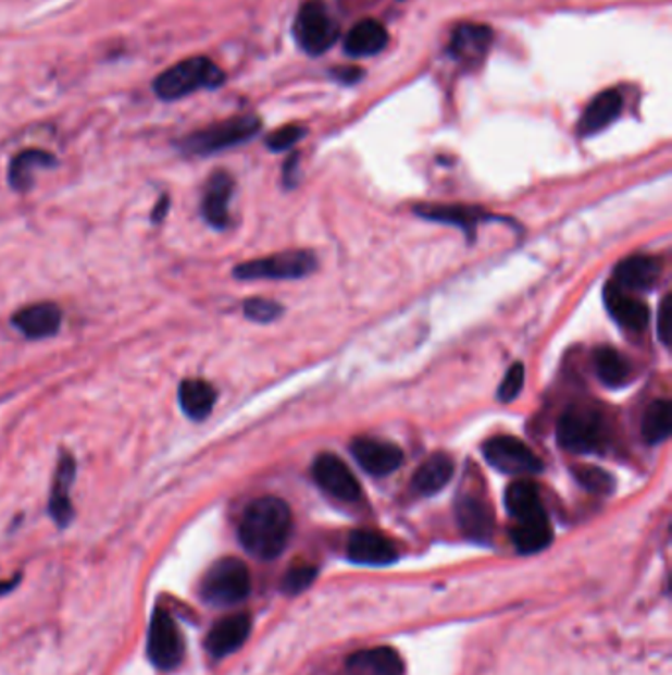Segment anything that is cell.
I'll return each mask as SVG.
<instances>
[{
	"instance_id": "cell-1",
	"label": "cell",
	"mask_w": 672,
	"mask_h": 675,
	"mask_svg": "<svg viewBox=\"0 0 672 675\" xmlns=\"http://www.w3.org/2000/svg\"><path fill=\"white\" fill-rule=\"evenodd\" d=\"M293 533V512L281 498L254 500L245 510L239 524V541L247 553L273 561L283 553Z\"/></svg>"
},
{
	"instance_id": "cell-2",
	"label": "cell",
	"mask_w": 672,
	"mask_h": 675,
	"mask_svg": "<svg viewBox=\"0 0 672 675\" xmlns=\"http://www.w3.org/2000/svg\"><path fill=\"white\" fill-rule=\"evenodd\" d=\"M223 84L225 74L220 65L206 56H194L158 74L152 82V91L158 99L170 103L194 96L201 89H217Z\"/></svg>"
},
{
	"instance_id": "cell-3",
	"label": "cell",
	"mask_w": 672,
	"mask_h": 675,
	"mask_svg": "<svg viewBox=\"0 0 672 675\" xmlns=\"http://www.w3.org/2000/svg\"><path fill=\"white\" fill-rule=\"evenodd\" d=\"M557 439L568 453H598L610 439V422L596 403H574L558 421Z\"/></svg>"
},
{
	"instance_id": "cell-4",
	"label": "cell",
	"mask_w": 672,
	"mask_h": 675,
	"mask_svg": "<svg viewBox=\"0 0 672 675\" xmlns=\"http://www.w3.org/2000/svg\"><path fill=\"white\" fill-rule=\"evenodd\" d=\"M259 131H261L259 116H232L179 138L178 150L186 157H210L221 150L239 147L242 143L257 137Z\"/></svg>"
},
{
	"instance_id": "cell-5",
	"label": "cell",
	"mask_w": 672,
	"mask_h": 675,
	"mask_svg": "<svg viewBox=\"0 0 672 675\" xmlns=\"http://www.w3.org/2000/svg\"><path fill=\"white\" fill-rule=\"evenodd\" d=\"M203 602L217 609H227L245 601L251 594V573L237 557H223L211 565L201 579Z\"/></svg>"
},
{
	"instance_id": "cell-6",
	"label": "cell",
	"mask_w": 672,
	"mask_h": 675,
	"mask_svg": "<svg viewBox=\"0 0 672 675\" xmlns=\"http://www.w3.org/2000/svg\"><path fill=\"white\" fill-rule=\"evenodd\" d=\"M148 660L162 672L179 667L186 655V642L179 633L178 624L169 611L157 609L150 621L147 640Z\"/></svg>"
},
{
	"instance_id": "cell-7",
	"label": "cell",
	"mask_w": 672,
	"mask_h": 675,
	"mask_svg": "<svg viewBox=\"0 0 672 675\" xmlns=\"http://www.w3.org/2000/svg\"><path fill=\"white\" fill-rule=\"evenodd\" d=\"M295 38L306 53L320 56L336 44L339 28L320 0H308L296 16Z\"/></svg>"
},
{
	"instance_id": "cell-8",
	"label": "cell",
	"mask_w": 672,
	"mask_h": 675,
	"mask_svg": "<svg viewBox=\"0 0 672 675\" xmlns=\"http://www.w3.org/2000/svg\"><path fill=\"white\" fill-rule=\"evenodd\" d=\"M315 265L318 263L314 254L296 249L239 265L235 267L233 274L241 281H259V279L286 281V279H302L314 271Z\"/></svg>"
},
{
	"instance_id": "cell-9",
	"label": "cell",
	"mask_w": 672,
	"mask_h": 675,
	"mask_svg": "<svg viewBox=\"0 0 672 675\" xmlns=\"http://www.w3.org/2000/svg\"><path fill=\"white\" fill-rule=\"evenodd\" d=\"M485 461L494 466L495 470L505 475H538L543 472V461L536 456L533 449H528L523 441L509 434H497L484 443Z\"/></svg>"
},
{
	"instance_id": "cell-10",
	"label": "cell",
	"mask_w": 672,
	"mask_h": 675,
	"mask_svg": "<svg viewBox=\"0 0 672 675\" xmlns=\"http://www.w3.org/2000/svg\"><path fill=\"white\" fill-rule=\"evenodd\" d=\"M315 484L324 492L344 502H356L361 496V486L351 468L336 454H320L312 466Z\"/></svg>"
},
{
	"instance_id": "cell-11",
	"label": "cell",
	"mask_w": 672,
	"mask_h": 675,
	"mask_svg": "<svg viewBox=\"0 0 672 675\" xmlns=\"http://www.w3.org/2000/svg\"><path fill=\"white\" fill-rule=\"evenodd\" d=\"M347 557L368 567H387L399 560V551L390 539L371 529H358L347 541Z\"/></svg>"
},
{
	"instance_id": "cell-12",
	"label": "cell",
	"mask_w": 672,
	"mask_h": 675,
	"mask_svg": "<svg viewBox=\"0 0 672 675\" xmlns=\"http://www.w3.org/2000/svg\"><path fill=\"white\" fill-rule=\"evenodd\" d=\"M351 454L359 466L373 476H389L399 470L405 454L397 444L378 441L371 437H359L351 443Z\"/></svg>"
},
{
	"instance_id": "cell-13",
	"label": "cell",
	"mask_w": 672,
	"mask_h": 675,
	"mask_svg": "<svg viewBox=\"0 0 672 675\" xmlns=\"http://www.w3.org/2000/svg\"><path fill=\"white\" fill-rule=\"evenodd\" d=\"M494 42V33L484 24H462L458 26L450 40V56L458 64L472 70L484 64L485 56Z\"/></svg>"
},
{
	"instance_id": "cell-14",
	"label": "cell",
	"mask_w": 672,
	"mask_h": 675,
	"mask_svg": "<svg viewBox=\"0 0 672 675\" xmlns=\"http://www.w3.org/2000/svg\"><path fill=\"white\" fill-rule=\"evenodd\" d=\"M603 303L611 318L625 330L642 332L649 324L651 318L649 306L615 283H608L603 289Z\"/></svg>"
},
{
	"instance_id": "cell-15",
	"label": "cell",
	"mask_w": 672,
	"mask_h": 675,
	"mask_svg": "<svg viewBox=\"0 0 672 675\" xmlns=\"http://www.w3.org/2000/svg\"><path fill=\"white\" fill-rule=\"evenodd\" d=\"M456 517L463 536L475 543H487L494 536V510L485 498L463 494L456 504Z\"/></svg>"
},
{
	"instance_id": "cell-16",
	"label": "cell",
	"mask_w": 672,
	"mask_h": 675,
	"mask_svg": "<svg viewBox=\"0 0 672 675\" xmlns=\"http://www.w3.org/2000/svg\"><path fill=\"white\" fill-rule=\"evenodd\" d=\"M235 191V180L225 170H215L211 174L206 192L201 198L203 220L215 230H225L229 225V201Z\"/></svg>"
},
{
	"instance_id": "cell-17",
	"label": "cell",
	"mask_w": 672,
	"mask_h": 675,
	"mask_svg": "<svg viewBox=\"0 0 672 675\" xmlns=\"http://www.w3.org/2000/svg\"><path fill=\"white\" fill-rule=\"evenodd\" d=\"M251 626V616L245 612L221 618L220 623L211 626L210 634L206 638V650L215 660L232 655L241 648L242 643L247 642Z\"/></svg>"
},
{
	"instance_id": "cell-18",
	"label": "cell",
	"mask_w": 672,
	"mask_h": 675,
	"mask_svg": "<svg viewBox=\"0 0 672 675\" xmlns=\"http://www.w3.org/2000/svg\"><path fill=\"white\" fill-rule=\"evenodd\" d=\"M75 466L74 454L62 451L58 468L53 475L52 494H50V516L60 528H67L70 521L74 519V504H72V488H74Z\"/></svg>"
},
{
	"instance_id": "cell-19",
	"label": "cell",
	"mask_w": 672,
	"mask_h": 675,
	"mask_svg": "<svg viewBox=\"0 0 672 675\" xmlns=\"http://www.w3.org/2000/svg\"><path fill=\"white\" fill-rule=\"evenodd\" d=\"M12 324L28 340L52 338L62 328V310L53 303L24 306L12 317Z\"/></svg>"
},
{
	"instance_id": "cell-20",
	"label": "cell",
	"mask_w": 672,
	"mask_h": 675,
	"mask_svg": "<svg viewBox=\"0 0 672 675\" xmlns=\"http://www.w3.org/2000/svg\"><path fill=\"white\" fill-rule=\"evenodd\" d=\"M662 274V261L652 255H633L623 259L615 267V285L637 293V291H651L659 283Z\"/></svg>"
},
{
	"instance_id": "cell-21",
	"label": "cell",
	"mask_w": 672,
	"mask_h": 675,
	"mask_svg": "<svg viewBox=\"0 0 672 675\" xmlns=\"http://www.w3.org/2000/svg\"><path fill=\"white\" fill-rule=\"evenodd\" d=\"M623 111V97L615 89L601 91L592 103L586 107L584 115L580 119V137H592L598 135L599 131L610 127L611 123L621 115Z\"/></svg>"
},
{
	"instance_id": "cell-22",
	"label": "cell",
	"mask_w": 672,
	"mask_h": 675,
	"mask_svg": "<svg viewBox=\"0 0 672 675\" xmlns=\"http://www.w3.org/2000/svg\"><path fill=\"white\" fill-rule=\"evenodd\" d=\"M346 675H402V660L393 648H369L349 655Z\"/></svg>"
},
{
	"instance_id": "cell-23",
	"label": "cell",
	"mask_w": 672,
	"mask_h": 675,
	"mask_svg": "<svg viewBox=\"0 0 672 675\" xmlns=\"http://www.w3.org/2000/svg\"><path fill=\"white\" fill-rule=\"evenodd\" d=\"M414 211L424 220L460 228L465 232V235H470V240H473L477 223L494 220V216H489L482 208H470V206H436V204H432V206H419Z\"/></svg>"
},
{
	"instance_id": "cell-24",
	"label": "cell",
	"mask_w": 672,
	"mask_h": 675,
	"mask_svg": "<svg viewBox=\"0 0 672 675\" xmlns=\"http://www.w3.org/2000/svg\"><path fill=\"white\" fill-rule=\"evenodd\" d=\"M453 475V461L450 454L436 453L426 458L412 476V490L421 496H432L450 482Z\"/></svg>"
},
{
	"instance_id": "cell-25",
	"label": "cell",
	"mask_w": 672,
	"mask_h": 675,
	"mask_svg": "<svg viewBox=\"0 0 672 675\" xmlns=\"http://www.w3.org/2000/svg\"><path fill=\"white\" fill-rule=\"evenodd\" d=\"M58 164V160L52 152L40 150V148H28L22 150L14 159L11 160L9 167V182L12 188L18 192L30 191L34 174L38 170L52 169Z\"/></svg>"
},
{
	"instance_id": "cell-26",
	"label": "cell",
	"mask_w": 672,
	"mask_h": 675,
	"mask_svg": "<svg viewBox=\"0 0 672 675\" xmlns=\"http://www.w3.org/2000/svg\"><path fill=\"white\" fill-rule=\"evenodd\" d=\"M178 402L182 412L186 413L191 421H203L215 407L217 391L213 390L210 381L184 380L179 383Z\"/></svg>"
},
{
	"instance_id": "cell-27",
	"label": "cell",
	"mask_w": 672,
	"mask_h": 675,
	"mask_svg": "<svg viewBox=\"0 0 672 675\" xmlns=\"http://www.w3.org/2000/svg\"><path fill=\"white\" fill-rule=\"evenodd\" d=\"M505 507L513 521H523L531 517L545 516L547 510L543 506L538 486L531 480H517L505 492Z\"/></svg>"
},
{
	"instance_id": "cell-28",
	"label": "cell",
	"mask_w": 672,
	"mask_h": 675,
	"mask_svg": "<svg viewBox=\"0 0 672 675\" xmlns=\"http://www.w3.org/2000/svg\"><path fill=\"white\" fill-rule=\"evenodd\" d=\"M389 42L387 28L377 21H363L356 24L346 38V52L351 58H369L385 50Z\"/></svg>"
},
{
	"instance_id": "cell-29",
	"label": "cell",
	"mask_w": 672,
	"mask_h": 675,
	"mask_svg": "<svg viewBox=\"0 0 672 675\" xmlns=\"http://www.w3.org/2000/svg\"><path fill=\"white\" fill-rule=\"evenodd\" d=\"M511 541L523 555H533L547 549L552 543V526L547 514L515 521L511 528Z\"/></svg>"
},
{
	"instance_id": "cell-30",
	"label": "cell",
	"mask_w": 672,
	"mask_h": 675,
	"mask_svg": "<svg viewBox=\"0 0 672 675\" xmlns=\"http://www.w3.org/2000/svg\"><path fill=\"white\" fill-rule=\"evenodd\" d=\"M594 368L599 381L608 388L625 385L631 378L630 359L623 358L620 352L611 346H599L594 349Z\"/></svg>"
},
{
	"instance_id": "cell-31",
	"label": "cell",
	"mask_w": 672,
	"mask_h": 675,
	"mask_svg": "<svg viewBox=\"0 0 672 675\" xmlns=\"http://www.w3.org/2000/svg\"><path fill=\"white\" fill-rule=\"evenodd\" d=\"M672 405L667 400H657L649 405L643 417V437L649 444H661L671 434Z\"/></svg>"
},
{
	"instance_id": "cell-32",
	"label": "cell",
	"mask_w": 672,
	"mask_h": 675,
	"mask_svg": "<svg viewBox=\"0 0 672 675\" xmlns=\"http://www.w3.org/2000/svg\"><path fill=\"white\" fill-rule=\"evenodd\" d=\"M572 475L582 488H586L588 492H594V494L608 496L615 488L613 476L606 472L603 468H598V466H578V468H572Z\"/></svg>"
},
{
	"instance_id": "cell-33",
	"label": "cell",
	"mask_w": 672,
	"mask_h": 675,
	"mask_svg": "<svg viewBox=\"0 0 672 675\" xmlns=\"http://www.w3.org/2000/svg\"><path fill=\"white\" fill-rule=\"evenodd\" d=\"M315 577H318V569L312 565H293L290 569L286 570L281 589H283L284 594L296 597V594L304 592L308 587H312Z\"/></svg>"
},
{
	"instance_id": "cell-34",
	"label": "cell",
	"mask_w": 672,
	"mask_h": 675,
	"mask_svg": "<svg viewBox=\"0 0 672 675\" xmlns=\"http://www.w3.org/2000/svg\"><path fill=\"white\" fill-rule=\"evenodd\" d=\"M242 312L252 322L269 324L283 315V306L274 303V300H266V298H249L242 305Z\"/></svg>"
},
{
	"instance_id": "cell-35",
	"label": "cell",
	"mask_w": 672,
	"mask_h": 675,
	"mask_svg": "<svg viewBox=\"0 0 672 675\" xmlns=\"http://www.w3.org/2000/svg\"><path fill=\"white\" fill-rule=\"evenodd\" d=\"M523 385H525V368H523V364L517 361L509 368L507 376L501 381V385L497 390V400L503 403L515 402L519 393L523 391Z\"/></svg>"
},
{
	"instance_id": "cell-36",
	"label": "cell",
	"mask_w": 672,
	"mask_h": 675,
	"mask_svg": "<svg viewBox=\"0 0 672 675\" xmlns=\"http://www.w3.org/2000/svg\"><path fill=\"white\" fill-rule=\"evenodd\" d=\"M304 127H300V125H286V127L278 128V131H274V133L266 137V147L271 148L273 152H281V150L298 145L304 138Z\"/></svg>"
},
{
	"instance_id": "cell-37",
	"label": "cell",
	"mask_w": 672,
	"mask_h": 675,
	"mask_svg": "<svg viewBox=\"0 0 672 675\" xmlns=\"http://www.w3.org/2000/svg\"><path fill=\"white\" fill-rule=\"evenodd\" d=\"M671 330L672 300L671 295H667L662 298L661 306H659V315H657V332H659V338H661L664 346H669V342H671Z\"/></svg>"
},
{
	"instance_id": "cell-38",
	"label": "cell",
	"mask_w": 672,
	"mask_h": 675,
	"mask_svg": "<svg viewBox=\"0 0 672 675\" xmlns=\"http://www.w3.org/2000/svg\"><path fill=\"white\" fill-rule=\"evenodd\" d=\"M334 75H336L339 82H344V84H356V82L361 79L359 75H363V72H361L359 68H341V70H336Z\"/></svg>"
},
{
	"instance_id": "cell-39",
	"label": "cell",
	"mask_w": 672,
	"mask_h": 675,
	"mask_svg": "<svg viewBox=\"0 0 672 675\" xmlns=\"http://www.w3.org/2000/svg\"><path fill=\"white\" fill-rule=\"evenodd\" d=\"M296 169H298V155L288 160L286 167H284V182H286V186H295Z\"/></svg>"
},
{
	"instance_id": "cell-40",
	"label": "cell",
	"mask_w": 672,
	"mask_h": 675,
	"mask_svg": "<svg viewBox=\"0 0 672 675\" xmlns=\"http://www.w3.org/2000/svg\"><path fill=\"white\" fill-rule=\"evenodd\" d=\"M169 198H166V196H162V200L158 201V206L154 208V213H152V222L158 223L164 220L166 210H169Z\"/></svg>"
},
{
	"instance_id": "cell-41",
	"label": "cell",
	"mask_w": 672,
	"mask_h": 675,
	"mask_svg": "<svg viewBox=\"0 0 672 675\" xmlns=\"http://www.w3.org/2000/svg\"><path fill=\"white\" fill-rule=\"evenodd\" d=\"M16 585V580H9V582H0V594L11 591L12 587Z\"/></svg>"
}]
</instances>
